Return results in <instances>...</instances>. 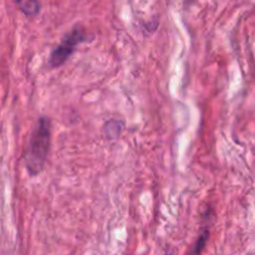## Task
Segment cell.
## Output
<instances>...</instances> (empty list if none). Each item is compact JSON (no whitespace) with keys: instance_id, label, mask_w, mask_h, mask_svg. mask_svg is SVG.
Wrapping results in <instances>:
<instances>
[{"instance_id":"6da1fadb","label":"cell","mask_w":255,"mask_h":255,"mask_svg":"<svg viewBox=\"0 0 255 255\" xmlns=\"http://www.w3.org/2000/svg\"><path fill=\"white\" fill-rule=\"evenodd\" d=\"M51 145V122L48 117H40L29 140L24 156L25 168L31 177L44 170Z\"/></svg>"},{"instance_id":"7a4b0ae2","label":"cell","mask_w":255,"mask_h":255,"mask_svg":"<svg viewBox=\"0 0 255 255\" xmlns=\"http://www.w3.org/2000/svg\"><path fill=\"white\" fill-rule=\"evenodd\" d=\"M84 40H85V33H84L83 29H74L71 33L64 36L61 43L54 49V51L50 55V59H49V65L53 69L64 65L71 56V54L74 53L76 46L80 43H83Z\"/></svg>"},{"instance_id":"3957f363","label":"cell","mask_w":255,"mask_h":255,"mask_svg":"<svg viewBox=\"0 0 255 255\" xmlns=\"http://www.w3.org/2000/svg\"><path fill=\"white\" fill-rule=\"evenodd\" d=\"M19 9L29 18L36 16L40 11V3L39 0H16Z\"/></svg>"},{"instance_id":"277c9868","label":"cell","mask_w":255,"mask_h":255,"mask_svg":"<svg viewBox=\"0 0 255 255\" xmlns=\"http://www.w3.org/2000/svg\"><path fill=\"white\" fill-rule=\"evenodd\" d=\"M123 130V123L118 120H111L108 121L107 123L103 127V131H105L106 137L110 138V140H115L118 136L122 133Z\"/></svg>"},{"instance_id":"5b68a950","label":"cell","mask_w":255,"mask_h":255,"mask_svg":"<svg viewBox=\"0 0 255 255\" xmlns=\"http://www.w3.org/2000/svg\"><path fill=\"white\" fill-rule=\"evenodd\" d=\"M207 239H208V230H204V232H203L202 234H200L199 239H198L197 244H195V247H194V254L195 255L200 254L202 249H203V248H204Z\"/></svg>"}]
</instances>
